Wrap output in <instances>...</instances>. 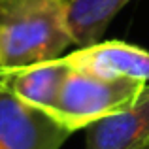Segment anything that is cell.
Masks as SVG:
<instances>
[{"label": "cell", "instance_id": "6da1fadb", "mask_svg": "<svg viewBox=\"0 0 149 149\" xmlns=\"http://www.w3.org/2000/svg\"><path fill=\"white\" fill-rule=\"evenodd\" d=\"M70 44L66 0H0L2 70L57 58Z\"/></svg>", "mask_w": 149, "mask_h": 149}, {"label": "cell", "instance_id": "7a4b0ae2", "mask_svg": "<svg viewBox=\"0 0 149 149\" xmlns=\"http://www.w3.org/2000/svg\"><path fill=\"white\" fill-rule=\"evenodd\" d=\"M146 85L142 79L106 77L83 68H72L51 115L70 132L81 130L130 106Z\"/></svg>", "mask_w": 149, "mask_h": 149}, {"label": "cell", "instance_id": "3957f363", "mask_svg": "<svg viewBox=\"0 0 149 149\" xmlns=\"http://www.w3.org/2000/svg\"><path fill=\"white\" fill-rule=\"evenodd\" d=\"M72 132L0 81V149H58Z\"/></svg>", "mask_w": 149, "mask_h": 149}, {"label": "cell", "instance_id": "277c9868", "mask_svg": "<svg viewBox=\"0 0 149 149\" xmlns=\"http://www.w3.org/2000/svg\"><path fill=\"white\" fill-rule=\"evenodd\" d=\"M87 149H140L149 143V83L130 106L85 128Z\"/></svg>", "mask_w": 149, "mask_h": 149}, {"label": "cell", "instance_id": "5b68a950", "mask_svg": "<svg viewBox=\"0 0 149 149\" xmlns=\"http://www.w3.org/2000/svg\"><path fill=\"white\" fill-rule=\"evenodd\" d=\"M72 64L66 57L36 62L15 70H0V81L23 102L53 113Z\"/></svg>", "mask_w": 149, "mask_h": 149}, {"label": "cell", "instance_id": "8992f818", "mask_svg": "<svg viewBox=\"0 0 149 149\" xmlns=\"http://www.w3.org/2000/svg\"><path fill=\"white\" fill-rule=\"evenodd\" d=\"M66 58L72 68H83L106 77H132L149 83V51L127 42H96L72 51Z\"/></svg>", "mask_w": 149, "mask_h": 149}, {"label": "cell", "instance_id": "52a82bcc", "mask_svg": "<svg viewBox=\"0 0 149 149\" xmlns=\"http://www.w3.org/2000/svg\"><path fill=\"white\" fill-rule=\"evenodd\" d=\"M128 0H66V23L79 47L100 42L111 19Z\"/></svg>", "mask_w": 149, "mask_h": 149}, {"label": "cell", "instance_id": "ba28073f", "mask_svg": "<svg viewBox=\"0 0 149 149\" xmlns=\"http://www.w3.org/2000/svg\"><path fill=\"white\" fill-rule=\"evenodd\" d=\"M0 58H2V47H0ZM0 70H2V64H0Z\"/></svg>", "mask_w": 149, "mask_h": 149}, {"label": "cell", "instance_id": "9c48e42d", "mask_svg": "<svg viewBox=\"0 0 149 149\" xmlns=\"http://www.w3.org/2000/svg\"><path fill=\"white\" fill-rule=\"evenodd\" d=\"M140 149H149V143H147V146H143V147H140Z\"/></svg>", "mask_w": 149, "mask_h": 149}]
</instances>
